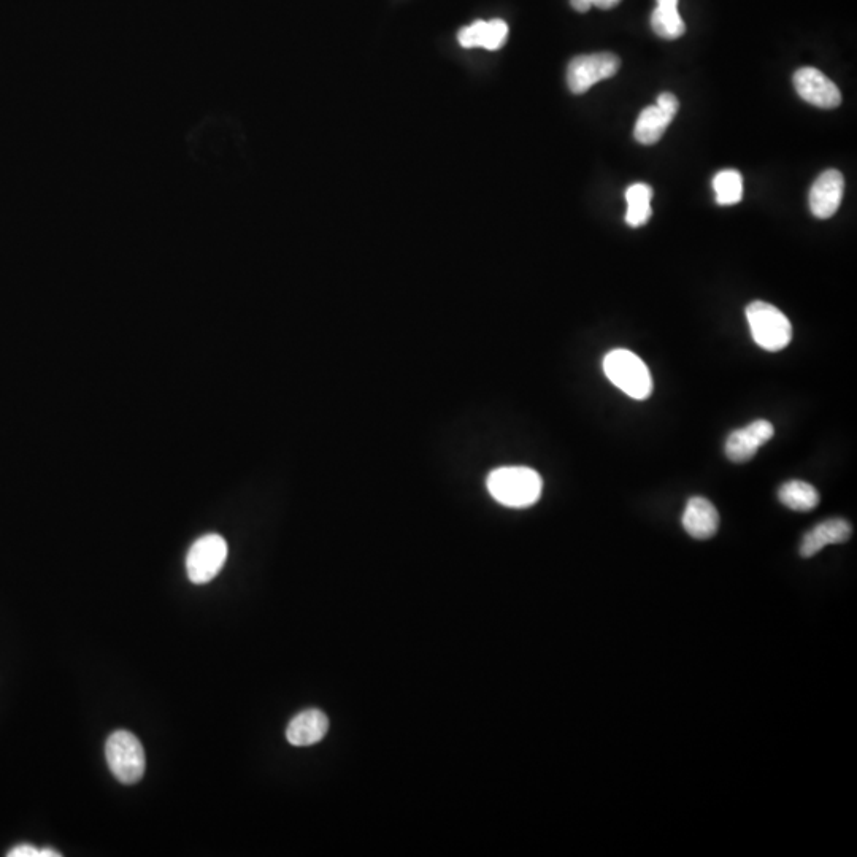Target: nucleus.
Wrapping results in <instances>:
<instances>
[{
	"mask_svg": "<svg viewBox=\"0 0 857 857\" xmlns=\"http://www.w3.org/2000/svg\"><path fill=\"white\" fill-rule=\"evenodd\" d=\"M489 494L499 504L510 508H527L542 496L543 481L529 467H500L492 470L486 480Z\"/></svg>",
	"mask_w": 857,
	"mask_h": 857,
	"instance_id": "nucleus-1",
	"label": "nucleus"
},
{
	"mask_svg": "<svg viewBox=\"0 0 857 857\" xmlns=\"http://www.w3.org/2000/svg\"><path fill=\"white\" fill-rule=\"evenodd\" d=\"M604 372L616 388L632 399L645 400L653 392L650 369L632 351H610L604 358Z\"/></svg>",
	"mask_w": 857,
	"mask_h": 857,
	"instance_id": "nucleus-2",
	"label": "nucleus"
},
{
	"mask_svg": "<svg viewBox=\"0 0 857 857\" xmlns=\"http://www.w3.org/2000/svg\"><path fill=\"white\" fill-rule=\"evenodd\" d=\"M746 319L750 324L754 342L758 343L762 350L777 353L791 343V321L777 307L756 300L746 307Z\"/></svg>",
	"mask_w": 857,
	"mask_h": 857,
	"instance_id": "nucleus-3",
	"label": "nucleus"
},
{
	"mask_svg": "<svg viewBox=\"0 0 857 857\" xmlns=\"http://www.w3.org/2000/svg\"><path fill=\"white\" fill-rule=\"evenodd\" d=\"M105 758L116 780L120 783H139L147 767L142 743L134 734L127 731L113 732L105 743Z\"/></svg>",
	"mask_w": 857,
	"mask_h": 857,
	"instance_id": "nucleus-4",
	"label": "nucleus"
},
{
	"mask_svg": "<svg viewBox=\"0 0 857 857\" xmlns=\"http://www.w3.org/2000/svg\"><path fill=\"white\" fill-rule=\"evenodd\" d=\"M227 559L226 540L218 534L200 537L188 553L186 570L194 585H205L221 572Z\"/></svg>",
	"mask_w": 857,
	"mask_h": 857,
	"instance_id": "nucleus-5",
	"label": "nucleus"
},
{
	"mask_svg": "<svg viewBox=\"0 0 857 857\" xmlns=\"http://www.w3.org/2000/svg\"><path fill=\"white\" fill-rule=\"evenodd\" d=\"M618 56L613 53H594L572 59L567 70V83L573 94L588 93L599 81L618 74Z\"/></svg>",
	"mask_w": 857,
	"mask_h": 857,
	"instance_id": "nucleus-6",
	"label": "nucleus"
},
{
	"mask_svg": "<svg viewBox=\"0 0 857 857\" xmlns=\"http://www.w3.org/2000/svg\"><path fill=\"white\" fill-rule=\"evenodd\" d=\"M680 102L672 93H662L656 105L646 107L635 124L634 137L642 145H654L662 139L667 127L677 116Z\"/></svg>",
	"mask_w": 857,
	"mask_h": 857,
	"instance_id": "nucleus-7",
	"label": "nucleus"
},
{
	"mask_svg": "<svg viewBox=\"0 0 857 857\" xmlns=\"http://www.w3.org/2000/svg\"><path fill=\"white\" fill-rule=\"evenodd\" d=\"M794 88L805 102L819 108H835L842 104V94L831 78L815 67H804L794 74Z\"/></svg>",
	"mask_w": 857,
	"mask_h": 857,
	"instance_id": "nucleus-8",
	"label": "nucleus"
},
{
	"mask_svg": "<svg viewBox=\"0 0 857 857\" xmlns=\"http://www.w3.org/2000/svg\"><path fill=\"white\" fill-rule=\"evenodd\" d=\"M845 193V178L838 170H826L810 189V210L818 220H829L837 213Z\"/></svg>",
	"mask_w": 857,
	"mask_h": 857,
	"instance_id": "nucleus-9",
	"label": "nucleus"
},
{
	"mask_svg": "<svg viewBox=\"0 0 857 857\" xmlns=\"http://www.w3.org/2000/svg\"><path fill=\"white\" fill-rule=\"evenodd\" d=\"M775 435V427L770 421L758 419L750 426L738 429L729 435L726 442V456L735 464L751 461L759 448Z\"/></svg>",
	"mask_w": 857,
	"mask_h": 857,
	"instance_id": "nucleus-10",
	"label": "nucleus"
},
{
	"mask_svg": "<svg viewBox=\"0 0 857 857\" xmlns=\"http://www.w3.org/2000/svg\"><path fill=\"white\" fill-rule=\"evenodd\" d=\"M851 534H853V529L846 519H827V521L819 523L818 526L807 532L804 540L800 543V556L813 558L826 546L848 542L851 539Z\"/></svg>",
	"mask_w": 857,
	"mask_h": 857,
	"instance_id": "nucleus-11",
	"label": "nucleus"
},
{
	"mask_svg": "<svg viewBox=\"0 0 857 857\" xmlns=\"http://www.w3.org/2000/svg\"><path fill=\"white\" fill-rule=\"evenodd\" d=\"M683 527L692 539H711L718 532V510L705 497H692L683 513Z\"/></svg>",
	"mask_w": 857,
	"mask_h": 857,
	"instance_id": "nucleus-12",
	"label": "nucleus"
},
{
	"mask_svg": "<svg viewBox=\"0 0 857 857\" xmlns=\"http://www.w3.org/2000/svg\"><path fill=\"white\" fill-rule=\"evenodd\" d=\"M329 731V718L321 710H305L294 716L286 729L293 746H312L321 742Z\"/></svg>",
	"mask_w": 857,
	"mask_h": 857,
	"instance_id": "nucleus-13",
	"label": "nucleus"
},
{
	"mask_svg": "<svg viewBox=\"0 0 857 857\" xmlns=\"http://www.w3.org/2000/svg\"><path fill=\"white\" fill-rule=\"evenodd\" d=\"M508 37V26L505 21L492 20L477 21L472 26L464 27L458 34L459 43L464 48H486V50H499L504 47Z\"/></svg>",
	"mask_w": 857,
	"mask_h": 857,
	"instance_id": "nucleus-14",
	"label": "nucleus"
},
{
	"mask_svg": "<svg viewBox=\"0 0 857 857\" xmlns=\"http://www.w3.org/2000/svg\"><path fill=\"white\" fill-rule=\"evenodd\" d=\"M651 27L661 39H680L686 26L678 12V0H658V7L651 15Z\"/></svg>",
	"mask_w": 857,
	"mask_h": 857,
	"instance_id": "nucleus-15",
	"label": "nucleus"
},
{
	"mask_svg": "<svg viewBox=\"0 0 857 857\" xmlns=\"http://www.w3.org/2000/svg\"><path fill=\"white\" fill-rule=\"evenodd\" d=\"M778 499L784 507L791 508L794 512H811L819 504V494L815 486L800 480L784 483L778 491Z\"/></svg>",
	"mask_w": 857,
	"mask_h": 857,
	"instance_id": "nucleus-16",
	"label": "nucleus"
},
{
	"mask_svg": "<svg viewBox=\"0 0 857 857\" xmlns=\"http://www.w3.org/2000/svg\"><path fill=\"white\" fill-rule=\"evenodd\" d=\"M651 199L653 189L645 183H635L626 191V223L631 227L645 226L651 218Z\"/></svg>",
	"mask_w": 857,
	"mask_h": 857,
	"instance_id": "nucleus-17",
	"label": "nucleus"
},
{
	"mask_svg": "<svg viewBox=\"0 0 857 857\" xmlns=\"http://www.w3.org/2000/svg\"><path fill=\"white\" fill-rule=\"evenodd\" d=\"M716 202L719 205H735L743 199V177L738 170H721L713 178Z\"/></svg>",
	"mask_w": 857,
	"mask_h": 857,
	"instance_id": "nucleus-18",
	"label": "nucleus"
},
{
	"mask_svg": "<svg viewBox=\"0 0 857 857\" xmlns=\"http://www.w3.org/2000/svg\"><path fill=\"white\" fill-rule=\"evenodd\" d=\"M8 857H40V850L32 845H18L12 851H8Z\"/></svg>",
	"mask_w": 857,
	"mask_h": 857,
	"instance_id": "nucleus-19",
	"label": "nucleus"
},
{
	"mask_svg": "<svg viewBox=\"0 0 857 857\" xmlns=\"http://www.w3.org/2000/svg\"><path fill=\"white\" fill-rule=\"evenodd\" d=\"M570 4L577 12L581 13L588 12L589 8L592 7L591 0H570Z\"/></svg>",
	"mask_w": 857,
	"mask_h": 857,
	"instance_id": "nucleus-20",
	"label": "nucleus"
},
{
	"mask_svg": "<svg viewBox=\"0 0 857 857\" xmlns=\"http://www.w3.org/2000/svg\"><path fill=\"white\" fill-rule=\"evenodd\" d=\"M619 2H621V0H594L592 5L602 8V10H610V8L616 7Z\"/></svg>",
	"mask_w": 857,
	"mask_h": 857,
	"instance_id": "nucleus-21",
	"label": "nucleus"
},
{
	"mask_svg": "<svg viewBox=\"0 0 857 857\" xmlns=\"http://www.w3.org/2000/svg\"><path fill=\"white\" fill-rule=\"evenodd\" d=\"M592 2H594V0H591V4H592Z\"/></svg>",
	"mask_w": 857,
	"mask_h": 857,
	"instance_id": "nucleus-22",
	"label": "nucleus"
}]
</instances>
